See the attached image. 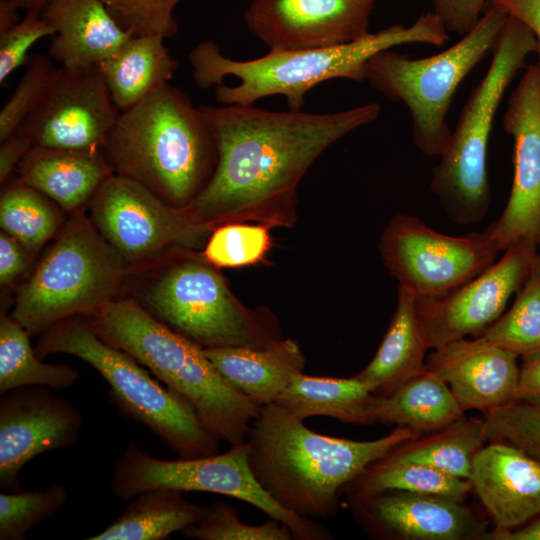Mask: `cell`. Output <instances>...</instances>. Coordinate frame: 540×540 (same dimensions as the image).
<instances>
[{
	"label": "cell",
	"mask_w": 540,
	"mask_h": 540,
	"mask_svg": "<svg viewBox=\"0 0 540 540\" xmlns=\"http://www.w3.org/2000/svg\"><path fill=\"white\" fill-rule=\"evenodd\" d=\"M20 7L12 0L0 1V33L19 22L17 10Z\"/></svg>",
	"instance_id": "48"
},
{
	"label": "cell",
	"mask_w": 540,
	"mask_h": 540,
	"mask_svg": "<svg viewBox=\"0 0 540 540\" xmlns=\"http://www.w3.org/2000/svg\"><path fill=\"white\" fill-rule=\"evenodd\" d=\"M493 5L503 10L508 16L523 22L536 38L537 63L540 67V0H490Z\"/></svg>",
	"instance_id": "44"
},
{
	"label": "cell",
	"mask_w": 540,
	"mask_h": 540,
	"mask_svg": "<svg viewBox=\"0 0 540 540\" xmlns=\"http://www.w3.org/2000/svg\"><path fill=\"white\" fill-rule=\"evenodd\" d=\"M19 178L66 213L84 210L113 174L104 150L33 146L17 167Z\"/></svg>",
	"instance_id": "23"
},
{
	"label": "cell",
	"mask_w": 540,
	"mask_h": 540,
	"mask_svg": "<svg viewBox=\"0 0 540 540\" xmlns=\"http://www.w3.org/2000/svg\"><path fill=\"white\" fill-rule=\"evenodd\" d=\"M270 246L269 226L229 222L212 230L201 255L216 268L242 267L262 261Z\"/></svg>",
	"instance_id": "35"
},
{
	"label": "cell",
	"mask_w": 540,
	"mask_h": 540,
	"mask_svg": "<svg viewBox=\"0 0 540 540\" xmlns=\"http://www.w3.org/2000/svg\"><path fill=\"white\" fill-rule=\"evenodd\" d=\"M199 109L214 138L217 162L206 186L182 211L210 231L229 222L291 226L297 186L312 163L381 112L378 103L323 114L253 104Z\"/></svg>",
	"instance_id": "1"
},
{
	"label": "cell",
	"mask_w": 540,
	"mask_h": 540,
	"mask_svg": "<svg viewBox=\"0 0 540 540\" xmlns=\"http://www.w3.org/2000/svg\"><path fill=\"white\" fill-rule=\"evenodd\" d=\"M375 0H252L249 30L270 50L343 45L369 33Z\"/></svg>",
	"instance_id": "18"
},
{
	"label": "cell",
	"mask_w": 540,
	"mask_h": 540,
	"mask_svg": "<svg viewBox=\"0 0 540 540\" xmlns=\"http://www.w3.org/2000/svg\"><path fill=\"white\" fill-rule=\"evenodd\" d=\"M449 40L444 23L430 11L410 26L394 24L347 44L269 50L250 60L226 57L213 41L206 40L192 49L188 61L196 85H216V98L223 105H252L264 97L281 95L289 110L299 111L307 92L324 81H364L365 64L383 50L405 44L442 46Z\"/></svg>",
	"instance_id": "3"
},
{
	"label": "cell",
	"mask_w": 540,
	"mask_h": 540,
	"mask_svg": "<svg viewBox=\"0 0 540 540\" xmlns=\"http://www.w3.org/2000/svg\"><path fill=\"white\" fill-rule=\"evenodd\" d=\"M536 44L533 32L508 16L491 50L488 71L471 91L433 169L431 191L455 224L480 222L490 208L487 157L493 122L505 91L536 52Z\"/></svg>",
	"instance_id": "9"
},
{
	"label": "cell",
	"mask_w": 540,
	"mask_h": 540,
	"mask_svg": "<svg viewBox=\"0 0 540 540\" xmlns=\"http://www.w3.org/2000/svg\"><path fill=\"white\" fill-rule=\"evenodd\" d=\"M130 272L84 210L70 215L17 291L11 316L30 336L126 295Z\"/></svg>",
	"instance_id": "7"
},
{
	"label": "cell",
	"mask_w": 540,
	"mask_h": 540,
	"mask_svg": "<svg viewBox=\"0 0 540 540\" xmlns=\"http://www.w3.org/2000/svg\"><path fill=\"white\" fill-rule=\"evenodd\" d=\"M185 537L196 540H292L290 529L268 517L259 525L241 521L233 506L216 501L203 509L201 518L183 531ZM294 540V539H293Z\"/></svg>",
	"instance_id": "37"
},
{
	"label": "cell",
	"mask_w": 540,
	"mask_h": 540,
	"mask_svg": "<svg viewBox=\"0 0 540 540\" xmlns=\"http://www.w3.org/2000/svg\"><path fill=\"white\" fill-rule=\"evenodd\" d=\"M54 35L55 30L42 19L39 10H27L22 20L0 33V83L26 63L28 51L39 39Z\"/></svg>",
	"instance_id": "41"
},
{
	"label": "cell",
	"mask_w": 540,
	"mask_h": 540,
	"mask_svg": "<svg viewBox=\"0 0 540 540\" xmlns=\"http://www.w3.org/2000/svg\"><path fill=\"white\" fill-rule=\"evenodd\" d=\"M508 15L487 5L477 24L460 40L433 56L413 58L392 49L371 57L364 80L392 102L408 108L415 147L425 156H441L449 144L447 122L460 83L481 62L503 28Z\"/></svg>",
	"instance_id": "10"
},
{
	"label": "cell",
	"mask_w": 540,
	"mask_h": 540,
	"mask_svg": "<svg viewBox=\"0 0 540 540\" xmlns=\"http://www.w3.org/2000/svg\"><path fill=\"white\" fill-rule=\"evenodd\" d=\"M183 491L153 488L139 493L123 512L89 540H166L202 516L204 507L186 500Z\"/></svg>",
	"instance_id": "29"
},
{
	"label": "cell",
	"mask_w": 540,
	"mask_h": 540,
	"mask_svg": "<svg viewBox=\"0 0 540 540\" xmlns=\"http://www.w3.org/2000/svg\"><path fill=\"white\" fill-rule=\"evenodd\" d=\"M40 15L55 30L49 55L62 67L99 65L132 36L101 0H49Z\"/></svg>",
	"instance_id": "22"
},
{
	"label": "cell",
	"mask_w": 540,
	"mask_h": 540,
	"mask_svg": "<svg viewBox=\"0 0 540 540\" xmlns=\"http://www.w3.org/2000/svg\"><path fill=\"white\" fill-rule=\"evenodd\" d=\"M516 294L511 309L488 326L480 337L523 357L540 349V278L534 271Z\"/></svg>",
	"instance_id": "34"
},
{
	"label": "cell",
	"mask_w": 540,
	"mask_h": 540,
	"mask_svg": "<svg viewBox=\"0 0 540 540\" xmlns=\"http://www.w3.org/2000/svg\"><path fill=\"white\" fill-rule=\"evenodd\" d=\"M377 396L358 379L295 376L274 404L304 421L325 416L355 425L375 424Z\"/></svg>",
	"instance_id": "27"
},
{
	"label": "cell",
	"mask_w": 540,
	"mask_h": 540,
	"mask_svg": "<svg viewBox=\"0 0 540 540\" xmlns=\"http://www.w3.org/2000/svg\"><path fill=\"white\" fill-rule=\"evenodd\" d=\"M430 349L417 295L398 284L397 306L370 363L357 375L376 396H385L425 369Z\"/></svg>",
	"instance_id": "25"
},
{
	"label": "cell",
	"mask_w": 540,
	"mask_h": 540,
	"mask_svg": "<svg viewBox=\"0 0 540 540\" xmlns=\"http://www.w3.org/2000/svg\"><path fill=\"white\" fill-rule=\"evenodd\" d=\"M61 483L45 490L0 493V540H23L35 525L53 517L67 502Z\"/></svg>",
	"instance_id": "36"
},
{
	"label": "cell",
	"mask_w": 540,
	"mask_h": 540,
	"mask_svg": "<svg viewBox=\"0 0 540 540\" xmlns=\"http://www.w3.org/2000/svg\"><path fill=\"white\" fill-rule=\"evenodd\" d=\"M128 290L155 319L203 349L262 348L281 338L275 318L246 308L216 267L195 251L131 274Z\"/></svg>",
	"instance_id": "6"
},
{
	"label": "cell",
	"mask_w": 540,
	"mask_h": 540,
	"mask_svg": "<svg viewBox=\"0 0 540 540\" xmlns=\"http://www.w3.org/2000/svg\"><path fill=\"white\" fill-rule=\"evenodd\" d=\"M82 426L78 408L48 386H24L1 394L0 488L23 491L22 468L43 452L75 446Z\"/></svg>",
	"instance_id": "16"
},
{
	"label": "cell",
	"mask_w": 540,
	"mask_h": 540,
	"mask_svg": "<svg viewBox=\"0 0 540 540\" xmlns=\"http://www.w3.org/2000/svg\"><path fill=\"white\" fill-rule=\"evenodd\" d=\"M181 0H101L130 35L172 38L179 30L173 11Z\"/></svg>",
	"instance_id": "40"
},
{
	"label": "cell",
	"mask_w": 540,
	"mask_h": 540,
	"mask_svg": "<svg viewBox=\"0 0 540 540\" xmlns=\"http://www.w3.org/2000/svg\"><path fill=\"white\" fill-rule=\"evenodd\" d=\"M420 437L399 444L389 455L427 464L467 480L476 453L488 441L484 418L463 417Z\"/></svg>",
	"instance_id": "31"
},
{
	"label": "cell",
	"mask_w": 540,
	"mask_h": 540,
	"mask_svg": "<svg viewBox=\"0 0 540 540\" xmlns=\"http://www.w3.org/2000/svg\"><path fill=\"white\" fill-rule=\"evenodd\" d=\"M104 153L114 174L180 210L203 190L217 162L216 144L199 107L169 83L120 112Z\"/></svg>",
	"instance_id": "4"
},
{
	"label": "cell",
	"mask_w": 540,
	"mask_h": 540,
	"mask_svg": "<svg viewBox=\"0 0 540 540\" xmlns=\"http://www.w3.org/2000/svg\"><path fill=\"white\" fill-rule=\"evenodd\" d=\"M153 488L210 492L246 502L274 518L292 532L294 540H331L332 533L316 520L282 508L258 483L249 463L246 442L225 453L194 459L162 460L135 444H129L116 460L111 491L129 500Z\"/></svg>",
	"instance_id": "11"
},
{
	"label": "cell",
	"mask_w": 540,
	"mask_h": 540,
	"mask_svg": "<svg viewBox=\"0 0 540 540\" xmlns=\"http://www.w3.org/2000/svg\"><path fill=\"white\" fill-rule=\"evenodd\" d=\"M27 68L0 111V142L15 133L43 98L56 68L42 54H31Z\"/></svg>",
	"instance_id": "39"
},
{
	"label": "cell",
	"mask_w": 540,
	"mask_h": 540,
	"mask_svg": "<svg viewBox=\"0 0 540 540\" xmlns=\"http://www.w3.org/2000/svg\"><path fill=\"white\" fill-rule=\"evenodd\" d=\"M31 336L11 315L0 316V394L12 389L42 385L54 390L72 387L81 373L62 363H45L30 344Z\"/></svg>",
	"instance_id": "32"
},
{
	"label": "cell",
	"mask_w": 540,
	"mask_h": 540,
	"mask_svg": "<svg viewBox=\"0 0 540 540\" xmlns=\"http://www.w3.org/2000/svg\"><path fill=\"white\" fill-rule=\"evenodd\" d=\"M119 115L99 65L60 66L17 132L33 146L104 150Z\"/></svg>",
	"instance_id": "14"
},
{
	"label": "cell",
	"mask_w": 540,
	"mask_h": 540,
	"mask_svg": "<svg viewBox=\"0 0 540 540\" xmlns=\"http://www.w3.org/2000/svg\"><path fill=\"white\" fill-rule=\"evenodd\" d=\"M386 490L432 494L463 500L472 490L469 480L448 474L433 466L402 460L389 455L369 464L345 488L346 498Z\"/></svg>",
	"instance_id": "30"
},
{
	"label": "cell",
	"mask_w": 540,
	"mask_h": 540,
	"mask_svg": "<svg viewBox=\"0 0 540 540\" xmlns=\"http://www.w3.org/2000/svg\"><path fill=\"white\" fill-rule=\"evenodd\" d=\"M490 0H430L448 32L463 36L479 21Z\"/></svg>",
	"instance_id": "42"
},
{
	"label": "cell",
	"mask_w": 540,
	"mask_h": 540,
	"mask_svg": "<svg viewBox=\"0 0 540 540\" xmlns=\"http://www.w3.org/2000/svg\"><path fill=\"white\" fill-rule=\"evenodd\" d=\"M517 358L479 336L433 349L425 368L449 386L465 412L485 413L514 401L520 373Z\"/></svg>",
	"instance_id": "20"
},
{
	"label": "cell",
	"mask_w": 540,
	"mask_h": 540,
	"mask_svg": "<svg viewBox=\"0 0 540 540\" xmlns=\"http://www.w3.org/2000/svg\"><path fill=\"white\" fill-rule=\"evenodd\" d=\"M204 353L230 385L260 407L274 403L305 367L299 345L289 338L262 348L213 347Z\"/></svg>",
	"instance_id": "24"
},
{
	"label": "cell",
	"mask_w": 540,
	"mask_h": 540,
	"mask_svg": "<svg viewBox=\"0 0 540 540\" xmlns=\"http://www.w3.org/2000/svg\"><path fill=\"white\" fill-rule=\"evenodd\" d=\"M533 271L540 278V253L537 254Z\"/></svg>",
	"instance_id": "50"
},
{
	"label": "cell",
	"mask_w": 540,
	"mask_h": 540,
	"mask_svg": "<svg viewBox=\"0 0 540 540\" xmlns=\"http://www.w3.org/2000/svg\"><path fill=\"white\" fill-rule=\"evenodd\" d=\"M449 386L424 369L391 393L377 396L375 423L411 427L421 434L441 429L464 417Z\"/></svg>",
	"instance_id": "28"
},
{
	"label": "cell",
	"mask_w": 540,
	"mask_h": 540,
	"mask_svg": "<svg viewBox=\"0 0 540 540\" xmlns=\"http://www.w3.org/2000/svg\"><path fill=\"white\" fill-rule=\"evenodd\" d=\"M371 537L386 540H483L487 523L463 500L432 494L386 490L346 498Z\"/></svg>",
	"instance_id": "19"
},
{
	"label": "cell",
	"mask_w": 540,
	"mask_h": 540,
	"mask_svg": "<svg viewBox=\"0 0 540 540\" xmlns=\"http://www.w3.org/2000/svg\"><path fill=\"white\" fill-rule=\"evenodd\" d=\"M484 415L489 441L515 445L540 460V405L513 401Z\"/></svg>",
	"instance_id": "38"
},
{
	"label": "cell",
	"mask_w": 540,
	"mask_h": 540,
	"mask_svg": "<svg viewBox=\"0 0 540 540\" xmlns=\"http://www.w3.org/2000/svg\"><path fill=\"white\" fill-rule=\"evenodd\" d=\"M35 352L73 355L108 383V397L126 417L144 425L180 459L219 453V440L201 423L193 406L164 388L135 358L103 340L83 315L62 320L39 335Z\"/></svg>",
	"instance_id": "8"
},
{
	"label": "cell",
	"mask_w": 540,
	"mask_h": 540,
	"mask_svg": "<svg viewBox=\"0 0 540 540\" xmlns=\"http://www.w3.org/2000/svg\"><path fill=\"white\" fill-rule=\"evenodd\" d=\"M32 254L15 238L0 232V284L12 285L26 270Z\"/></svg>",
	"instance_id": "43"
},
{
	"label": "cell",
	"mask_w": 540,
	"mask_h": 540,
	"mask_svg": "<svg viewBox=\"0 0 540 540\" xmlns=\"http://www.w3.org/2000/svg\"><path fill=\"white\" fill-rule=\"evenodd\" d=\"M0 196L1 230L18 240L32 255L59 232L65 212L46 195L19 177L7 179Z\"/></svg>",
	"instance_id": "33"
},
{
	"label": "cell",
	"mask_w": 540,
	"mask_h": 540,
	"mask_svg": "<svg viewBox=\"0 0 540 540\" xmlns=\"http://www.w3.org/2000/svg\"><path fill=\"white\" fill-rule=\"evenodd\" d=\"M502 126L514 142V176L501 216L484 231L499 251L520 239L540 246V67L526 68Z\"/></svg>",
	"instance_id": "17"
},
{
	"label": "cell",
	"mask_w": 540,
	"mask_h": 540,
	"mask_svg": "<svg viewBox=\"0 0 540 540\" xmlns=\"http://www.w3.org/2000/svg\"><path fill=\"white\" fill-rule=\"evenodd\" d=\"M380 254L399 285L419 298L440 299L494 263L499 252L485 231L456 237L427 226L417 216L396 215L384 229Z\"/></svg>",
	"instance_id": "13"
},
{
	"label": "cell",
	"mask_w": 540,
	"mask_h": 540,
	"mask_svg": "<svg viewBox=\"0 0 540 540\" xmlns=\"http://www.w3.org/2000/svg\"><path fill=\"white\" fill-rule=\"evenodd\" d=\"M540 540V515L527 525L514 530H492L483 540Z\"/></svg>",
	"instance_id": "47"
},
{
	"label": "cell",
	"mask_w": 540,
	"mask_h": 540,
	"mask_svg": "<svg viewBox=\"0 0 540 540\" xmlns=\"http://www.w3.org/2000/svg\"><path fill=\"white\" fill-rule=\"evenodd\" d=\"M14 1L20 8L27 10H39L41 11L42 8L47 4L49 0H12Z\"/></svg>",
	"instance_id": "49"
},
{
	"label": "cell",
	"mask_w": 540,
	"mask_h": 540,
	"mask_svg": "<svg viewBox=\"0 0 540 540\" xmlns=\"http://www.w3.org/2000/svg\"><path fill=\"white\" fill-rule=\"evenodd\" d=\"M271 403L262 406L247 434L251 470L285 510L312 520L336 515L346 486L369 464L422 434L396 426L367 441L323 435Z\"/></svg>",
	"instance_id": "2"
},
{
	"label": "cell",
	"mask_w": 540,
	"mask_h": 540,
	"mask_svg": "<svg viewBox=\"0 0 540 540\" xmlns=\"http://www.w3.org/2000/svg\"><path fill=\"white\" fill-rule=\"evenodd\" d=\"M514 401L540 405V349L522 357Z\"/></svg>",
	"instance_id": "45"
},
{
	"label": "cell",
	"mask_w": 540,
	"mask_h": 540,
	"mask_svg": "<svg viewBox=\"0 0 540 540\" xmlns=\"http://www.w3.org/2000/svg\"><path fill=\"white\" fill-rule=\"evenodd\" d=\"M469 481L496 530H514L540 515V460L490 441L475 455Z\"/></svg>",
	"instance_id": "21"
},
{
	"label": "cell",
	"mask_w": 540,
	"mask_h": 540,
	"mask_svg": "<svg viewBox=\"0 0 540 540\" xmlns=\"http://www.w3.org/2000/svg\"><path fill=\"white\" fill-rule=\"evenodd\" d=\"M88 216L130 274L204 246L212 231L194 224L140 183L112 174L88 204Z\"/></svg>",
	"instance_id": "12"
},
{
	"label": "cell",
	"mask_w": 540,
	"mask_h": 540,
	"mask_svg": "<svg viewBox=\"0 0 540 540\" xmlns=\"http://www.w3.org/2000/svg\"><path fill=\"white\" fill-rule=\"evenodd\" d=\"M32 147L31 141L17 131L1 141L0 181L2 184L11 177L15 169L17 170L19 163Z\"/></svg>",
	"instance_id": "46"
},
{
	"label": "cell",
	"mask_w": 540,
	"mask_h": 540,
	"mask_svg": "<svg viewBox=\"0 0 540 540\" xmlns=\"http://www.w3.org/2000/svg\"><path fill=\"white\" fill-rule=\"evenodd\" d=\"M538 247L520 239L505 249L498 262L451 294L435 300L417 296L430 348L467 335L478 337L495 322L533 272Z\"/></svg>",
	"instance_id": "15"
},
{
	"label": "cell",
	"mask_w": 540,
	"mask_h": 540,
	"mask_svg": "<svg viewBox=\"0 0 540 540\" xmlns=\"http://www.w3.org/2000/svg\"><path fill=\"white\" fill-rule=\"evenodd\" d=\"M97 334L186 399L203 426L230 446L246 442L261 407L230 385L204 349L124 295L86 316Z\"/></svg>",
	"instance_id": "5"
},
{
	"label": "cell",
	"mask_w": 540,
	"mask_h": 540,
	"mask_svg": "<svg viewBox=\"0 0 540 540\" xmlns=\"http://www.w3.org/2000/svg\"><path fill=\"white\" fill-rule=\"evenodd\" d=\"M161 35L131 36L110 58L99 64L110 95L120 112L138 105L169 83L178 63Z\"/></svg>",
	"instance_id": "26"
}]
</instances>
